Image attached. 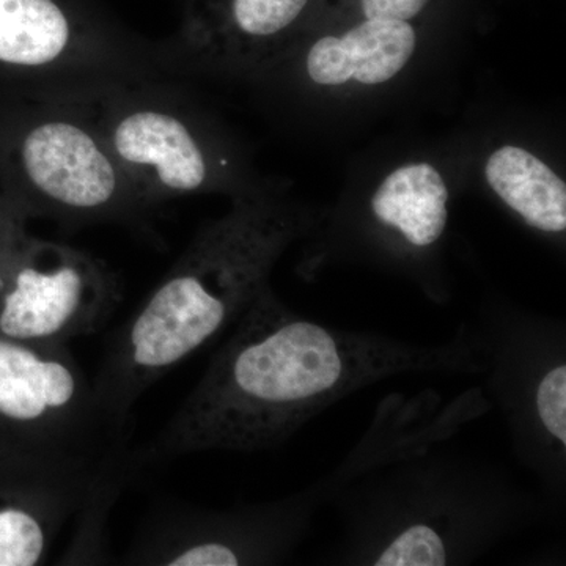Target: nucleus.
<instances>
[{
    "label": "nucleus",
    "mask_w": 566,
    "mask_h": 566,
    "mask_svg": "<svg viewBox=\"0 0 566 566\" xmlns=\"http://www.w3.org/2000/svg\"><path fill=\"white\" fill-rule=\"evenodd\" d=\"M285 233L273 207L244 202L192 241L115 334L93 381L115 422L125 427L142 395L249 311Z\"/></svg>",
    "instance_id": "f257e3e1"
},
{
    "label": "nucleus",
    "mask_w": 566,
    "mask_h": 566,
    "mask_svg": "<svg viewBox=\"0 0 566 566\" xmlns=\"http://www.w3.org/2000/svg\"><path fill=\"white\" fill-rule=\"evenodd\" d=\"M348 371L346 348L337 337L285 314L262 293L139 461L270 446L318 397L346 382Z\"/></svg>",
    "instance_id": "f03ea898"
},
{
    "label": "nucleus",
    "mask_w": 566,
    "mask_h": 566,
    "mask_svg": "<svg viewBox=\"0 0 566 566\" xmlns=\"http://www.w3.org/2000/svg\"><path fill=\"white\" fill-rule=\"evenodd\" d=\"M0 192L65 226L140 222L153 210L95 122L66 98L0 103Z\"/></svg>",
    "instance_id": "7ed1b4c3"
},
{
    "label": "nucleus",
    "mask_w": 566,
    "mask_h": 566,
    "mask_svg": "<svg viewBox=\"0 0 566 566\" xmlns=\"http://www.w3.org/2000/svg\"><path fill=\"white\" fill-rule=\"evenodd\" d=\"M123 428L65 346L0 335V461L123 474Z\"/></svg>",
    "instance_id": "20e7f679"
},
{
    "label": "nucleus",
    "mask_w": 566,
    "mask_h": 566,
    "mask_svg": "<svg viewBox=\"0 0 566 566\" xmlns=\"http://www.w3.org/2000/svg\"><path fill=\"white\" fill-rule=\"evenodd\" d=\"M159 73L155 51L98 28L65 0H0V103L81 95Z\"/></svg>",
    "instance_id": "39448f33"
},
{
    "label": "nucleus",
    "mask_w": 566,
    "mask_h": 566,
    "mask_svg": "<svg viewBox=\"0 0 566 566\" xmlns=\"http://www.w3.org/2000/svg\"><path fill=\"white\" fill-rule=\"evenodd\" d=\"M91 115L145 202L210 191L229 159L216 155L199 115L158 77L61 96Z\"/></svg>",
    "instance_id": "423d86ee"
},
{
    "label": "nucleus",
    "mask_w": 566,
    "mask_h": 566,
    "mask_svg": "<svg viewBox=\"0 0 566 566\" xmlns=\"http://www.w3.org/2000/svg\"><path fill=\"white\" fill-rule=\"evenodd\" d=\"M120 301L114 273L96 256L29 237L0 296V335L39 346H66L96 333Z\"/></svg>",
    "instance_id": "0eeeda50"
},
{
    "label": "nucleus",
    "mask_w": 566,
    "mask_h": 566,
    "mask_svg": "<svg viewBox=\"0 0 566 566\" xmlns=\"http://www.w3.org/2000/svg\"><path fill=\"white\" fill-rule=\"evenodd\" d=\"M120 474L0 461V566L44 564L74 513L109 502Z\"/></svg>",
    "instance_id": "6e6552de"
},
{
    "label": "nucleus",
    "mask_w": 566,
    "mask_h": 566,
    "mask_svg": "<svg viewBox=\"0 0 566 566\" xmlns=\"http://www.w3.org/2000/svg\"><path fill=\"white\" fill-rule=\"evenodd\" d=\"M311 0H186L181 29L155 51L161 71L182 74L243 62L303 18Z\"/></svg>",
    "instance_id": "1a4fd4ad"
},
{
    "label": "nucleus",
    "mask_w": 566,
    "mask_h": 566,
    "mask_svg": "<svg viewBox=\"0 0 566 566\" xmlns=\"http://www.w3.org/2000/svg\"><path fill=\"white\" fill-rule=\"evenodd\" d=\"M416 43L415 29L408 21L365 18L342 36L316 41L308 50L305 66L316 84H382L403 70Z\"/></svg>",
    "instance_id": "9d476101"
},
{
    "label": "nucleus",
    "mask_w": 566,
    "mask_h": 566,
    "mask_svg": "<svg viewBox=\"0 0 566 566\" xmlns=\"http://www.w3.org/2000/svg\"><path fill=\"white\" fill-rule=\"evenodd\" d=\"M488 185L513 211L543 232L566 229V185L542 159L505 145L485 166Z\"/></svg>",
    "instance_id": "9b49d317"
},
{
    "label": "nucleus",
    "mask_w": 566,
    "mask_h": 566,
    "mask_svg": "<svg viewBox=\"0 0 566 566\" xmlns=\"http://www.w3.org/2000/svg\"><path fill=\"white\" fill-rule=\"evenodd\" d=\"M449 191L430 164H408L386 178L371 199V210L386 226L395 227L409 243H436L447 226Z\"/></svg>",
    "instance_id": "f8f14e48"
},
{
    "label": "nucleus",
    "mask_w": 566,
    "mask_h": 566,
    "mask_svg": "<svg viewBox=\"0 0 566 566\" xmlns=\"http://www.w3.org/2000/svg\"><path fill=\"white\" fill-rule=\"evenodd\" d=\"M447 551L433 528L417 524L387 547L375 562L376 566H444Z\"/></svg>",
    "instance_id": "ddd939ff"
},
{
    "label": "nucleus",
    "mask_w": 566,
    "mask_h": 566,
    "mask_svg": "<svg viewBox=\"0 0 566 566\" xmlns=\"http://www.w3.org/2000/svg\"><path fill=\"white\" fill-rule=\"evenodd\" d=\"M28 216L22 212L13 200L0 192V296L6 290L7 282L17 263L18 256L28 243L25 230Z\"/></svg>",
    "instance_id": "4468645a"
},
{
    "label": "nucleus",
    "mask_w": 566,
    "mask_h": 566,
    "mask_svg": "<svg viewBox=\"0 0 566 566\" xmlns=\"http://www.w3.org/2000/svg\"><path fill=\"white\" fill-rule=\"evenodd\" d=\"M539 419L554 438L566 446V367L547 371L536 389Z\"/></svg>",
    "instance_id": "2eb2a0df"
},
{
    "label": "nucleus",
    "mask_w": 566,
    "mask_h": 566,
    "mask_svg": "<svg viewBox=\"0 0 566 566\" xmlns=\"http://www.w3.org/2000/svg\"><path fill=\"white\" fill-rule=\"evenodd\" d=\"M430 0H360L368 20L409 21L416 18Z\"/></svg>",
    "instance_id": "dca6fc26"
}]
</instances>
